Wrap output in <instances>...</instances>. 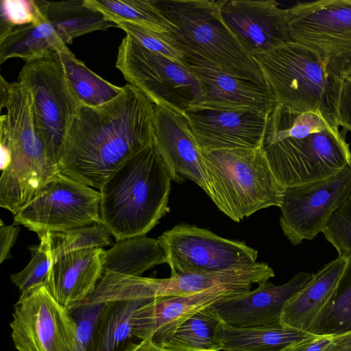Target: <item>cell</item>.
Wrapping results in <instances>:
<instances>
[{
	"mask_svg": "<svg viewBox=\"0 0 351 351\" xmlns=\"http://www.w3.org/2000/svg\"><path fill=\"white\" fill-rule=\"evenodd\" d=\"M312 334L287 327L238 328L221 322L217 338L223 351H280Z\"/></svg>",
	"mask_w": 351,
	"mask_h": 351,
	"instance_id": "484cf974",
	"label": "cell"
},
{
	"mask_svg": "<svg viewBox=\"0 0 351 351\" xmlns=\"http://www.w3.org/2000/svg\"><path fill=\"white\" fill-rule=\"evenodd\" d=\"M40 238L38 245L29 247L31 260L21 271L11 275L12 282L21 293L45 283L47 274L53 261L51 256L49 233Z\"/></svg>",
	"mask_w": 351,
	"mask_h": 351,
	"instance_id": "d590c367",
	"label": "cell"
},
{
	"mask_svg": "<svg viewBox=\"0 0 351 351\" xmlns=\"http://www.w3.org/2000/svg\"><path fill=\"white\" fill-rule=\"evenodd\" d=\"M45 0H1L0 38L15 27L48 21Z\"/></svg>",
	"mask_w": 351,
	"mask_h": 351,
	"instance_id": "836d02e7",
	"label": "cell"
},
{
	"mask_svg": "<svg viewBox=\"0 0 351 351\" xmlns=\"http://www.w3.org/2000/svg\"><path fill=\"white\" fill-rule=\"evenodd\" d=\"M202 152L262 148L269 115L258 112L193 108L184 114Z\"/></svg>",
	"mask_w": 351,
	"mask_h": 351,
	"instance_id": "5bb4252c",
	"label": "cell"
},
{
	"mask_svg": "<svg viewBox=\"0 0 351 351\" xmlns=\"http://www.w3.org/2000/svg\"><path fill=\"white\" fill-rule=\"evenodd\" d=\"M124 351H168L149 340L132 342Z\"/></svg>",
	"mask_w": 351,
	"mask_h": 351,
	"instance_id": "7bdbcfd3",
	"label": "cell"
},
{
	"mask_svg": "<svg viewBox=\"0 0 351 351\" xmlns=\"http://www.w3.org/2000/svg\"><path fill=\"white\" fill-rule=\"evenodd\" d=\"M221 1H156L176 26L171 34L184 53L196 55L220 70L267 87L254 58L224 21Z\"/></svg>",
	"mask_w": 351,
	"mask_h": 351,
	"instance_id": "277c9868",
	"label": "cell"
},
{
	"mask_svg": "<svg viewBox=\"0 0 351 351\" xmlns=\"http://www.w3.org/2000/svg\"><path fill=\"white\" fill-rule=\"evenodd\" d=\"M136 43L156 54L173 61L184 63V52L170 34L121 21H112Z\"/></svg>",
	"mask_w": 351,
	"mask_h": 351,
	"instance_id": "e575fe53",
	"label": "cell"
},
{
	"mask_svg": "<svg viewBox=\"0 0 351 351\" xmlns=\"http://www.w3.org/2000/svg\"><path fill=\"white\" fill-rule=\"evenodd\" d=\"M346 1H347V2H348V3L351 4V0H346Z\"/></svg>",
	"mask_w": 351,
	"mask_h": 351,
	"instance_id": "ee69618b",
	"label": "cell"
},
{
	"mask_svg": "<svg viewBox=\"0 0 351 351\" xmlns=\"http://www.w3.org/2000/svg\"><path fill=\"white\" fill-rule=\"evenodd\" d=\"M104 303L80 304L70 309L77 332L72 351H95L96 333Z\"/></svg>",
	"mask_w": 351,
	"mask_h": 351,
	"instance_id": "8d00e7d4",
	"label": "cell"
},
{
	"mask_svg": "<svg viewBox=\"0 0 351 351\" xmlns=\"http://www.w3.org/2000/svg\"><path fill=\"white\" fill-rule=\"evenodd\" d=\"M85 3L111 21H121L152 30L173 34L176 26L153 0H84Z\"/></svg>",
	"mask_w": 351,
	"mask_h": 351,
	"instance_id": "83f0119b",
	"label": "cell"
},
{
	"mask_svg": "<svg viewBox=\"0 0 351 351\" xmlns=\"http://www.w3.org/2000/svg\"><path fill=\"white\" fill-rule=\"evenodd\" d=\"M115 66L156 106L184 115L203 100L199 79L184 63L152 53L128 35L119 47Z\"/></svg>",
	"mask_w": 351,
	"mask_h": 351,
	"instance_id": "8992f818",
	"label": "cell"
},
{
	"mask_svg": "<svg viewBox=\"0 0 351 351\" xmlns=\"http://www.w3.org/2000/svg\"><path fill=\"white\" fill-rule=\"evenodd\" d=\"M101 247L71 252L53 263L45 285L52 296L69 310L95 289L104 274Z\"/></svg>",
	"mask_w": 351,
	"mask_h": 351,
	"instance_id": "44dd1931",
	"label": "cell"
},
{
	"mask_svg": "<svg viewBox=\"0 0 351 351\" xmlns=\"http://www.w3.org/2000/svg\"><path fill=\"white\" fill-rule=\"evenodd\" d=\"M322 351H351V331L334 336Z\"/></svg>",
	"mask_w": 351,
	"mask_h": 351,
	"instance_id": "b9f144b4",
	"label": "cell"
},
{
	"mask_svg": "<svg viewBox=\"0 0 351 351\" xmlns=\"http://www.w3.org/2000/svg\"><path fill=\"white\" fill-rule=\"evenodd\" d=\"M171 177L154 143L127 159L103 184L99 214L116 241L146 235L169 211Z\"/></svg>",
	"mask_w": 351,
	"mask_h": 351,
	"instance_id": "7a4b0ae2",
	"label": "cell"
},
{
	"mask_svg": "<svg viewBox=\"0 0 351 351\" xmlns=\"http://www.w3.org/2000/svg\"><path fill=\"white\" fill-rule=\"evenodd\" d=\"M58 53L66 76L82 106L102 105L123 90V86L111 84L89 69L69 48Z\"/></svg>",
	"mask_w": 351,
	"mask_h": 351,
	"instance_id": "f1b7e54d",
	"label": "cell"
},
{
	"mask_svg": "<svg viewBox=\"0 0 351 351\" xmlns=\"http://www.w3.org/2000/svg\"><path fill=\"white\" fill-rule=\"evenodd\" d=\"M10 326L18 351H72L77 332L71 311L52 296L45 283L21 293Z\"/></svg>",
	"mask_w": 351,
	"mask_h": 351,
	"instance_id": "7c38bea8",
	"label": "cell"
},
{
	"mask_svg": "<svg viewBox=\"0 0 351 351\" xmlns=\"http://www.w3.org/2000/svg\"><path fill=\"white\" fill-rule=\"evenodd\" d=\"M339 126L351 133V74L344 79L339 108Z\"/></svg>",
	"mask_w": 351,
	"mask_h": 351,
	"instance_id": "f35d334b",
	"label": "cell"
},
{
	"mask_svg": "<svg viewBox=\"0 0 351 351\" xmlns=\"http://www.w3.org/2000/svg\"><path fill=\"white\" fill-rule=\"evenodd\" d=\"M332 337L333 336L311 335L290 343L280 351H322Z\"/></svg>",
	"mask_w": 351,
	"mask_h": 351,
	"instance_id": "ab89813d",
	"label": "cell"
},
{
	"mask_svg": "<svg viewBox=\"0 0 351 351\" xmlns=\"http://www.w3.org/2000/svg\"><path fill=\"white\" fill-rule=\"evenodd\" d=\"M351 193V164L319 181L285 189L280 226L294 245L323 232L335 211Z\"/></svg>",
	"mask_w": 351,
	"mask_h": 351,
	"instance_id": "4fadbf2b",
	"label": "cell"
},
{
	"mask_svg": "<svg viewBox=\"0 0 351 351\" xmlns=\"http://www.w3.org/2000/svg\"><path fill=\"white\" fill-rule=\"evenodd\" d=\"M67 48L49 21L18 27L0 38V64L13 58L29 62L53 57Z\"/></svg>",
	"mask_w": 351,
	"mask_h": 351,
	"instance_id": "d4e9b609",
	"label": "cell"
},
{
	"mask_svg": "<svg viewBox=\"0 0 351 351\" xmlns=\"http://www.w3.org/2000/svg\"><path fill=\"white\" fill-rule=\"evenodd\" d=\"M19 228L17 225H4L1 220L0 226V263L10 258V250L16 241Z\"/></svg>",
	"mask_w": 351,
	"mask_h": 351,
	"instance_id": "60d3db41",
	"label": "cell"
},
{
	"mask_svg": "<svg viewBox=\"0 0 351 351\" xmlns=\"http://www.w3.org/2000/svg\"><path fill=\"white\" fill-rule=\"evenodd\" d=\"M45 14L65 44H71L78 36L117 25L100 12L90 8L84 0L46 1Z\"/></svg>",
	"mask_w": 351,
	"mask_h": 351,
	"instance_id": "4316f807",
	"label": "cell"
},
{
	"mask_svg": "<svg viewBox=\"0 0 351 351\" xmlns=\"http://www.w3.org/2000/svg\"><path fill=\"white\" fill-rule=\"evenodd\" d=\"M154 104L130 84L102 105L81 106L69 130L58 168L92 188L154 142Z\"/></svg>",
	"mask_w": 351,
	"mask_h": 351,
	"instance_id": "6da1fadb",
	"label": "cell"
},
{
	"mask_svg": "<svg viewBox=\"0 0 351 351\" xmlns=\"http://www.w3.org/2000/svg\"><path fill=\"white\" fill-rule=\"evenodd\" d=\"M49 233L53 263L73 252L113 245L112 234L101 222Z\"/></svg>",
	"mask_w": 351,
	"mask_h": 351,
	"instance_id": "d6a6232c",
	"label": "cell"
},
{
	"mask_svg": "<svg viewBox=\"0 0 351 351\" xmlns=\"http://www.w3.org/2000/svg\"><path fill=\"white\" fill-rule=\"evenodd\" d=\"M346 133L325 130L302 139L264 143L262 149L276 180L285 189L330 178L350 165Z\"/></svg>",
	"mask_w": 351,
	"mask_h": 351,
	"instance_id": "ba28073f",
	"label": "cell"
},
{
	"mask_svg": "<svg viewBox=\"0 0 351 351\" xmlns=\"http://www.w3.org/2000/svg\"><path fill=\"white\" fill-rule=\"evenodd\" d=\"M210 198L235 222L270 206L280 207L285 188L262 148L202 152Z\"/></svg>",
	"mask_w": 351,
	"mask_h": 351,
	"instance_id": "5b68a950",
	"label": "cell"
},
{
	"mask_svg": "<svg viewBox=\"0 0 351 351\" xmlns=\"http://www.w3.org/2000/svg\"><path fill=\"white\" fill-rule=\"evenodd\" d=\"M184 63L197 77L204 91L203 100L194 108L270 114L276 102L268 87L226 73L196 55L184 53Z\"/></svg>",
	"mask_w": 351,
	"mask_h": 351,
	"instance_id": "e0dca14e",
	"label": "cell"
},
{
	"mask_svg": "<svg viewBox=\"0 0 351 351\" xmlns=\"http://www.w3.org/2000/svg\"><path fill=\"white\" fill-rule=\"evenodd\" d=\"M29 90L37 134L58 165L71 125L82 104L58 56L26 62L18 80Z\"/></svg>",
	"mask_w": 351,
	"mask_h": 351,
	"instance_id": "52a82bcc",
	"label": "cell"
},
{
	"mask_svg": "<svg viewBox=\"0 0 351 351\" xmlns=\"http://www.w3.org/2000/svg\"><path fill=\"white\" fill-rule=\"evenodd\" d=\"M223 19L241 45L252 56L291 41L287 9L274 0H222Z\"/></svg>",
	"mask_w": 351,
	"mask_h": 351,
	"instance_id": "9a60e30c",
	"label": "cell"
},
{
	"mask_svg": "<svg viewBox=\"0 0 351 351\" xmlns=\"http://www.w3.org/2000/svg\"><path fill=\"white\" fill-rule=\"evenodd\" d=\"M243 293L215 287L187 295L152 298L136 310L132 321L133 335L139 341L149 340L161 347L171 339L180 324L199 311Z\"/></svg>",
	"mask_w": 351,
	"mask_h": 351,
	"instance_id": "ac0fdd59",
	"label": "cell"
},
{
	"mask_svg": "<svg viewBox=\"0 0 351 351\" xmlns=\"http://www.w3.org/2000/svg\"><path fill=\"white\" fill-rule=\"evenodd\" d=\"M313 274L298 272L280 285L266 280L254 290L221 300L210 308L222 322L232 326L280 327L285 305L309 282Z\"/></svg>",
	"mask_w": 351,
	"mask_h": 351,
	"instance_id": "2e32d148",
	"label": "cell"
},
{
	"mask_svg": "<svg viewBox=\"0 0 351 351\" xmlns=\"http://www.w3.org/2000/svg\"><path fill=\"white\" fill-rule=\"evenodd\" d=\"M291 41L326 58L345 77L351 72V4L346 0L298 1L287 9Z\"/></svg>",
	"mask_w": 351,
	"mask_h": 351,
	"instance_id": "8fae6325",
	"label": "cell"
},
{
	"mask_svg": "<svg viewBox=\"0 0 351 351\" xmlns=\"http://www.w3.org/2000/svg\"><path fill=\"white\" fill-rule=\"evenodd\" d=\"M276 104L321 116L340 132L339 108L345 77L314 49L289 41L254 56Z\"/></svg>",
	"mask_w": 351,
	"mask_h": 351,
	"instance_id": "3957f363",
	"label": "cell"
},
{
	"mask_svg": "<svg viewBox=\"0 0 351 351\" xmlns=\"http://www.w3.org/2000/svg\"><path fill=\"white\" fill-rule=\"evenodd\" d=\"M222 322L207 306L186 319L161 348L168 351H220L217 329Z\"/></svg>",
	"mask_w": 351,
	"mask_h": 351,
	"instance_id": "f546056e",
	"label": "cell"
},
{
	"mask_svg": "<svg viewBox=\"0 0 351 351\" xmlns=\"http://www.w3.org/2000/svg\"><path fill=\"white\" fill-rule=\"evenodd\" d=\"M350 74H351V72H350Z\"/></svg>",
	"mask_w": 351,
	"mask_h": 351,
	"instance_id": "f6af8a7d",
	"label": "cell"
},
{
	"mask_svg": "<svg viewBox=\"0 0 351 351\" xmlns=\"http://www.w3.org/2000/svg\"><path fill=\"white\" fill-rule=\"evenodd\" d=\"M152 299L132 297L103 275L94 291L78 304L104 303L95 351H124L133 342L132 321L136 310Z\"/></svg>",
	"mask_w": 351,
	"mask_h": 351,
	"instance_id": "ffe728a7",
	"label": "cell"
},
{
	"mask_svg": "<svg viewBox=\"0 0 351 351\" xmlns=\"http://www.w3.org/2000/svg\"><path fill=\"white\" fill-rule=\"evenodd\" d=\"M347 261L346 257L338 256L313 274L309 282L285 305L281 326L307 332L335 289Z\"/></svg>",
	"mask_w": 351,
	"mask_h": 351,
	"instance_id": "603a6c76",
	"label": "cell"
},
{
	"mask_svg": "<svg viewBox=\"0 0 351 351\" xmlns=\"http://www.w3.org/2000/svg\"><path fill=\"white\" fill-rule=\"evenodd\" d=\"M325 130L336 132L315 112H298L275 104L268 117L263 143L289 138L302 139Z\"/></svg>",
	"mask_w": 351,
	"mask_h": 351,
	"instance_id": "1f68e13d",
	"label": "cell"
},
{
	"mask_svg": "<svg viewBox=\"0 0 351 351\" xmlns=\"http://www.w3.org/2000/svg\"><path fill=\"white\" fill-rule=\"evenodd\" d=\"M275 276L273 269L263 262L225 271L191 273L168 278H151L153 298L182 296L224 287L247 292L254 284L269 280Z\"/></svg>",
	"mask_w": 351,
	"mask_h": 351,
	"instance_id": "7402d4cb",
	"label": "cell"
},
{
	"mask_svg": "<svg viewBox=\"0 0 351 351\" xmlns=\"http://www.w3.org/2000/svg\"><path fill=\"white\" fill-rule=\"evenodd\" d=\"M104 272L141 276L147 270L164 263L167 258L157 239L146 235L116 241L108 250L101 253Z\"/></svg>",
	"mask_w": 351,
	"mask_h": 351,
	"instance_id": "cb8c5ba5",
	"label": "cell"
},
{
	"mask_svg": "<svg viewBox=\"0 0 351 351\" xmlns=\"http://www.w3.org/2000/svg\"><path fill=\"white\" fill-rule=\"evenodd\" d=\"M154 145L164 160L171 180L189 179L210 197V189L200 150L184 115L154 105Z\"/></svg>",
	"mask_w": 351,
	"mask_h": 351,
	"instance_id": "d6986e66",
	"label": "cell"
},
{
	"mask_svg": "<svg viewBox=\"0 0 351 351\" xmlns=\"http://www.w3.org/2000/svg\"><path fill=\"white\" fill-rule=\"evenodd\" d=\"M322 233L339 256L351 254V193L332 214Z\"/></svg>",
	"mask_w": 351,
	"mask_h": 351,
	"instance_id": "74e56055",
	"label": "cell"
},
{
	"mask_svg": "<svg viewBox=\"0 0 351 351\" xmlns=\"http://www.w3.org/2000/svg\"><path fill=\"white\" fill-rule=\"evenodd\" d=\"M160 240L171 276L220 272L257 263L258 251L245 242L221 237L208 229L186 223L165 231Z\"/></svg>",
	"mask_w": 351,
	"mask_h": 351,
	"instance_id": "9c48e42d",
	"label": "cell"
},
{
	"mask_svg": "<svg viewBox=\"0 0 351 351\" xmlns=\"http://www.w3.org/2000/svg\"><path fill=\"white\" fill-rule=\"evenodd\" d=\"M100 199L99 191L59 172L14 215L13 224L22 225L40 237L48 232L101 222Z\"/></svg>",
	"mask_w": 351,
	"mask_h": 351,
	"instance_id": "30bf717a",
	"label": "cell"
},
{
	"mask_svg": "<svg viewBox=\"0 0 351 351\" xmlns=\"http://www.w3.org/2000/svg\"><path fill=\"white\" fill-rule=\"evenodd\" d=\"M332 293L308 330L316 335L336 336L351 331V254Z\"/></svg>",
	"mask_w": 351,
	"mask_h": 351,
	"instance_id": "4dcf8cb0",
	"label": "cell"
}]
</instances>
